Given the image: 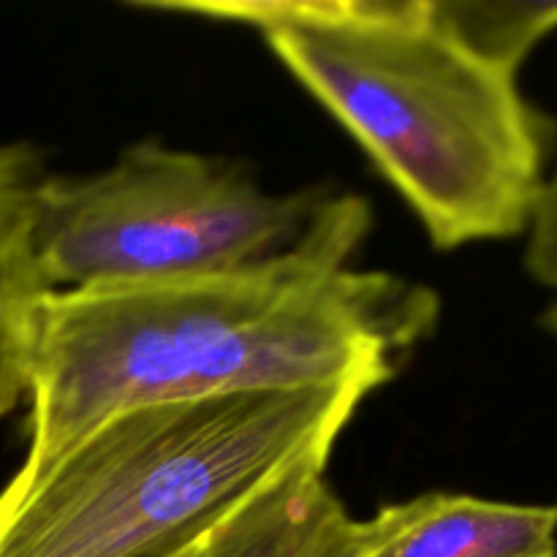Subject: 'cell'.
<instances>
[{"label": "cell", "mask_w": 557, "mask_h": 557, "mask_svg": "<svg viewBox=\"0 0 557 557\" xmlns=\"http://www.w3.org/2000/svg\"><path fill=\"white\" fill-rule=\"evenodd\" d=\"M370 223L228 275L44 294L27 348V451L41 466L120 411L389 384L433 335L438 294L351 270Z\"/></svg>", "instance_id": "1"}, {"label": "cell", "mask_w": 557, "mask_h": 557, "mask_svg": "<svg viewBox=\"0 0 557 557\" xmlns=\"http://www.w3.org/2000/svg\"><path fill=\"white\" fill-rule=\"evenodd\" d=\"M248 25L403 196L438 250L520 237L557 125L433 0L139 3Z\"/></svg>", "instance_id": "2"}, {"label": "cell", "mask_w": 557, "mask_h": 557, "mask_svg": "<svg viewBox=\"0 0 557 557\" xmlns=\"http://www.w3.org/2000/svg\"><path fill=\"white\" fill-rule=\"evenodd\" d=\"M370 392L228 395L103 419L0 490V557H172L228 511L326 468Z\"/></svg>", "instance_id": "3"}, {"label": "cell", "mask_w": 557, "mask_h": 557, "mask_svg": "<svg viewBox=\"0 0 557 557\" xmlns=\"http://www.w3.org/2000/svg\"><path fill=\"white\" fill-rule=\"evenodd\" d=\"M357 223L354 194H275L226 158L139 141L101 172L47 174L30 250L47 294L96 292L256 270Z\"/></svg>", "instance_id": "4"}, {"label": "cell", "mask_w": 557, "mask_h": 557, "mask_svg": "<svg viewBox=\"0 0 557 557\" xmlns=\"http://www.w3.org/2000/svg\"><path fill=\"white\" fill-rule=\"evenodd\" d=\"M354 557H557V504L424 493L359 520Z\"/></svg>", "instance_id": "5"}, {"label": "cell", "mask_w": 557, "mask_h": 557, "mask_svg": "<svg viewBox=\"0 0 557 557\" xmlns=\"http://www.w3.org/2000/svg\"><path fill=\"white\" fill-rule=\"evenodd\" d=\"M357 528L326 468H305L228 511L207 533L205 557H354Z\"/></svg>", "instance_id": "6"}, {"label": "cell", "mask_w": 557, "mask_h": 557, "mask_svg": "<svg viewBox=\"0 0 557 557\" xmlns=\"http://www.w3.org/2000/svg\"><path fill=\"white\" fill-rule=\"evenodd\" d=\"M41 156L27 145H0V422L25 406L27 348L44 299L30 250Z\"/></svg>", "instance_id": "7"}, {"label": "cell", "mask_w": 557, "mask_h": 557, "mask_svg": "<svg viewBox=\"0 0 557 557\" xmlns=\"http://www.w3.org/2000/svg\"><path fill=\"white\" fill-rule=\"evenodd\" d=\"M441 22L498 69L520 76L528 54L557 30V3L433 0Z\"/></svg>", "instance_id": "8"}, {"label": "cell", "mask_w": 557, "mask_h": 557, "mask_svg": "<svg viewBox=\"0 0 557 557\" xmlns=\"http://www.w3.org/2000/svg\"><path fill=\"white\" fill-rule=\"evenodd\" d=\"M525 237L528 275L549 294V302L542 313V326L557 337V163L549 169L547 185H544Z\"/></svg>", "instance_id": "9"}, {"label": "cell", "mask_w": 557, "mask_h": 557, "mask_svg": "<svg viewBox=\"0 0 557 557\" xmlns=\"http://www.w3.org/2000/svg\"><path fill=\"white\" fill-rule=\"evenodd\" d=\"M205 539H201V542H196V544H190V547H185L183 553H177L172 557H205Z\"/></svg>", "instance_id": "10"}]
</instances>
